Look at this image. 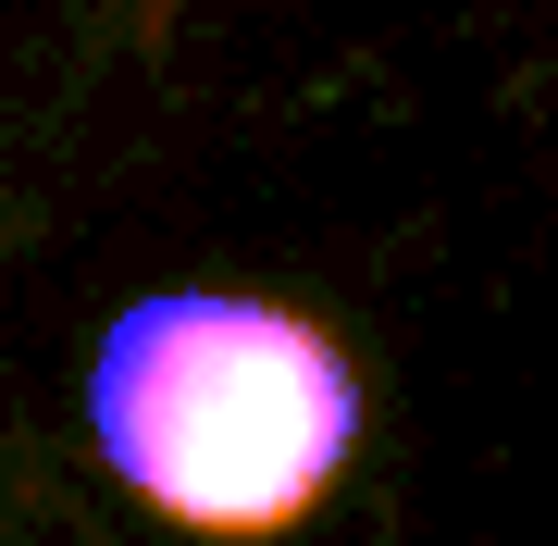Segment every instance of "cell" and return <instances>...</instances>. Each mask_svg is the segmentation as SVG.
<instances>
[{
    "label": "cell",
    "instance_id": "cell-1",
    "mask_svg": "<svg viewBox=\"0 0 558 546\" xmlns=\"http://www.w3.org/2000/svg\"><path fill=\"white\" fill-rule=\"evenodd\" d=\"M87 435L186 534H286L360 435V373L274 299H137L87 361Z\"/></svg>",
    "mask_w": 558,
    "mask_h": 546
}]
</instances>
